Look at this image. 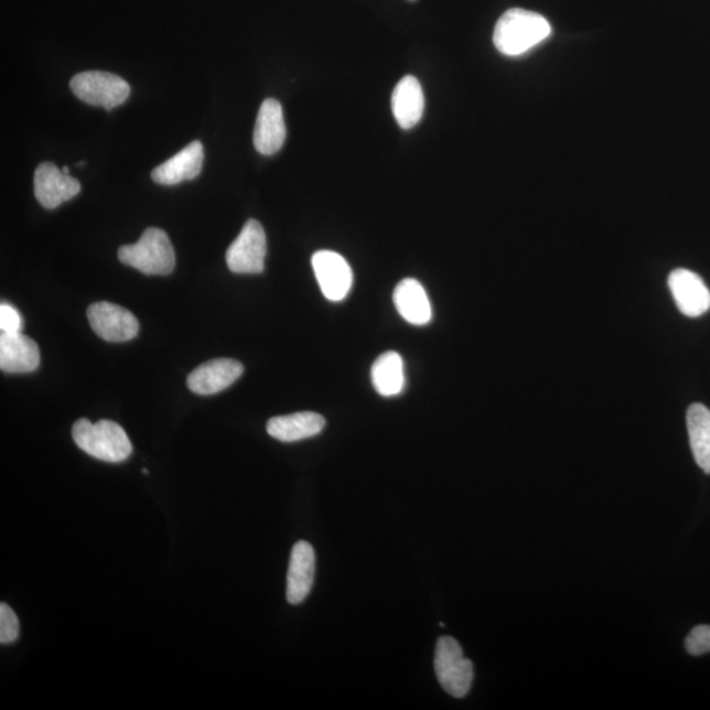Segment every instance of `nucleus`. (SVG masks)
Wrapping results in <instances>:
<instances>
[{"label":"nucleus","instance_id":"obj_1","mask_svg":"<svg viewBox=\"0 0 710 710\" xmlns=\"http://www.w3.org/2000/svg\"><path fill=\"white\" fill-rule=\"evenodd\" d=\"M550 33L548 19L537 12L512 9L497 20L494 44L504 56L517 57L541 44Z\"/></svg>","mask_w":710,"mask_h":710},{"label":"nucleus","instance_id":"obj_2","mask_svg":"<svg viewBox=\"0 0 710 710\" xmlns=\"http://www.w3.org/2000/svg\"><path fill=\"white\" fill-rule=\"evenodd\" d=\"M73 440L88 455L109 463L125 462L132 454V443L119 424L100 420L93 424L87 419H79L73 426Z\"/></svg>","mask_w":710,"mask_h":710},{"label":"nucleus","instance_id":"obj_3","mask_svg":"<svg viewBox=\"0 0 710 710\" xmlns=\"http://www.w3.org/2000/svg\"><path fill=\"white\" fill-rule=\"evenodd\" d=\"M121 263L146 276H169L175 268V251L166 232L148 228L140 240L119 249Z\"/></svg>","mask_w":710,"mask_h":710},{"label":"nucleus","instance_id":"obj_4","mask_svg":"<svg viewBox=\"0 0 710 710\" xmlns=\"http://www.w3.org/2000/svg\"><path fill=\"white\" fill-rule=\"evenodd\" d=\"M434 670L440 685L453 698H464L474 679L473 661L464 657L459 642L441 637L437 642Z\"/></svg>","mask_w":710,"mask_h":710},{"label":"nucleus","instance_id":"obj_5","mask_svg":"<svg viewBox=\"0 0 710 710\" xmlns=\"http://www.w3.org/2000/svg\"><path fill=\"white\" fill-rule=\"evenodd\" d=\"M75 97L85 104L112 109L118 107L131 95V86L112 73L85 72L75 75L71 82Z\"/></svg>","mask_w":710,"mask_h":710},{"label":"nucleus","instance_id":"obj_6","mask_svg":"<svg viewBox=\"0 0 710 710\" xmlns=\"http://www.w3.org/2000/svg\"><path fill=\"white\" fill-rule=\"evenodd\" d=\"M268 241L261 223L250 218L227 250V265L236 275H259L265 269Z\"/></svg>","mask_w":710,"mask_h":710},{"label":"nucleus","instance_id":"obj_7","mask_svg":"<svg viewBox=\"0 0 710 710\" xmlns=\"http://www.w3.org/2000/svg\"><path fill=\"white\" fill-rule=\"evenodd\" d=\"M87 318L93 331L108 343H127L138 336L140 330L139 320L133 313L114 303L92 304Z\"/></svg>","mask_w":710,"mask_h":710},{"label":"nucleus","instance_id":"obj_8","mask_svg":"<svg viewBox=\"0 0 710 710\" xmlns=\"http://www.w3.org/2000/svg\"><path fill=\"white\" fill-rule=\"evenodd\" d=\"M313 270L321 291L331 302H341L353 286V271L349 263L336 251L319 250L312 257Z\"/></svg>","mask_w":710,"mask_h":710},{"label":"nucleus","instance_id":"obj_9","mask_svg":"<svg viewBox=\"0 0 710 710\" xmlns=\"http://www.w3.org/2000/svg\"><path fill=\"white\" fill-rule=\"evenodd\" d=\"M668 287L682 315L699 318L710 310V291L696 272L674 270L668 277Z\"/></svg>","mask_w":710,"mask_h":710},{"label":"nucleus","instance_id":"obj_10","mask_svg":"<svg viewBox=\"0 0 710 710\" xmlns=\"http://www.w3.org/2000/svg\"><path fill=\"white\" fill-rule=\"evenodd\" d=\"M80 183L65 174L52 162H44L36 169L35 195L41 206L54 209L80 193Z\"/></svg>","mask_w":710,"mask_h":710},{"label":"nucleus","instance_id":"obj_11","mask_svg":"<svg viewBox=\"0 0 710 710\" xmlns=\"http://www.w3.org/2000/svg\"><path fill=\"white\" fill-rule=\"evenodd\" d=\"M241 362L230 358H217L196 367L189 375L187 386L191 391L208 396L222 392L241 377Z\"/></svg>","mask_w":710,"mask_h":710},{"label":"nucleus","instance_id":"obj_12","mask_svg":"<svg viewBox=\"0 0 710 710\" xmlns=\"http://www.w3.org/2000/svg\"><path fill=\"white\" fill-rule=\"evenodd\" d=\"M315 550L309 542L300 541L293 546L287 573V602L297 605L310 595L315 578Z\"/></svg>","mask_w":710,"mask_h":710},{"label":"nucleus","instance_id":"obj_13","mask_svg":"<svg viewBox=\"0 0 710 710\" xmlns=\"http://www.w3.org/2000/svg\"><path fill=\"white\" fill-rule=\"evenodd\" d=\"M287 129L282 105L276 99H266L259 108L255 128V147L258 153L272 155L282 149Z\"/></svg>","mask_w":710,"mask_h":710},{"label":"nucleus","instance_id":"obj_14","mask_svg":"<svg viewBox=\"0 0 710 710\" xmlns=\"http://www.w3.org/2000/svg\"><path fill=\"white\" fill-rule=\"evenodd\" d=\"M40 365V351L35 341L22 332L0 334V368L6 373L35 372Z\"/></svg>","mask_w":710,"mask_h":710},{"label":"nucleus","instance_id":"obj_15","mask_svg":"<svg viewBox=\"0 0 710 710\" xmlns=\"http://www.w3.org/2000/svg\"><path fill=\"white\" fill-rule=\"evenodd\" d=\"M204 162V149L201 141H193L163 162L152 172V180L163 186H174L184 181L195 180L201 174Z\"/></svg>","mask_w":710,"mask_h":710},{"label":"nucleus","instance_id":"obj_16","mask_svg":"<svg viewBox=\"0 0 710 710\" xmlns=\"http://www.w3.org/2000/svg\"><path fill=\"white\" fill-rule=\"evenodd\" d=\"M392 114L402 129H411L419 125L424 114L426 97L418 78L407 75L392 93Z\"/></svg>","mask_w":710,"mask_h":710},{"label":"nucleus","instance_id":"obj_17","mask_svg":"<svg viewBox=\"0 0 710 710\" xmlns=\"http://www.w3.org/2000/svg\"><path fill=\"white\" fill-rule=\"evenodd\" d=\"M325 419L315 412L278 416L268 422V433L278 441L297 442L323 432Z\"/></svg>","mask_w":710,"mask_h":710},{"label":"nucleus","instance_id":"obj_18","mask_svg":"<svg viewBox=\"0 0 710 710\" xmlns=\"http://www.w3.org/2000/svg\"><path fill=\"white\" fill-rule=\"evenodd\" d=\"M394 303L400 316L412 325H426L432 319V306L424 287L416 279H405L396 286Z\"/></svg>","mask_w":710,"mask_h":710},{"label":"nucleus","instance_id":"obj_19","mask_svg":"<svg viewBox=\"0 0 710 710\" xmlns=\"http://www.w3.org/2000/svg\"><path fill=\"white\" fill-rule=\"evenodd\" d=\"M689 443L696 463L710 474V411L706 406L692 405L687 411Z\"/></svg>","mask_w":710,"mask_h":710},{"label":"nucleus","instance_id":"obj_20","mask_svg":"<svg viewBox=\"0 0 710 710\" xmlns=\"http://www.w3.org/2000/svg\"><path fill=\"white\" fill-rule=\"evenodd\" d=\"M372 380L375 390L386 398L399 395L405 388V364L400 354L387 352L374 362Z\"/></svg>","mask_w":710,"mask_h":710},{"label":"nucleus","instance_id":"obj_21","mask_svg":"<svg viewBox=\"0 0 710 710\" xmlns=\"http://www.w3.org/2000/svg\"><path fill=\"white\" fill-rule=\"evenodd\" d=\"M19 637V620L6 603L0 604V644L9 645Z\"/></svg>","mask_w":710,"mask_h":710},{"label":"nucleus","instance_id":"obj_22","mask_svg":"<svg viewBox=\"0 0 710 710\" xmlns=\"http://www.w3.org/2000/svg\"><path fill=\"white\" fill-rule=\"evenodd\" d=\"M686 648L693 657L710 653V625L693 627L686 639Z\"/></svg>","mask_w":710,"mask_h":710},{"label":"nucleus","instance_id":"obj_23","mask_svg":"<svg viewBox=\"0 0 710 710\" xmlns=\"http://www.w3.org/2000/svg\"><path fill=\"white\" fill-rule=\"evenodd\" d=\"M23 319L12 305L2 303L0 305V331L2 333H18L22 331Z\"/></svg>","mask_w":710,"mask_h":710},{"label":"nucleus","instance_id":"obj_24","mask_svg":"<svg viewBox=\"0 0 710 710\" xmlns=\"http://www.w3.org/2000/svg\"><path fill=\"white\" fill-rule=\"evenodd\" d=\"M63 172H64L65 174H71V169H69V168H67V166H65V168H63Z\"/></svg>","mask_w":710,"mask_h":710}]
</instances>
